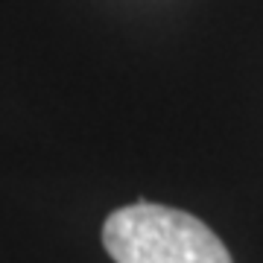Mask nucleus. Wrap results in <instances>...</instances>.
<instances>
[{
    "label": "nucleus",
    "mask_w": 263,
    "mask_h": 263,
    "mask_svg": "<svg viewBox=\"0 0 263 263\" xmlns=\"http://www.w3.org/2000/svg\"><path fill=\"white\" fill-rule=\"evenodd\" d=\"M103 246L114 263H231L202 219L152 202L114 211L103 226Z\"/></svg>",
    "instance_id": "1"
}]
</instances>
